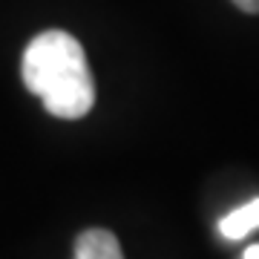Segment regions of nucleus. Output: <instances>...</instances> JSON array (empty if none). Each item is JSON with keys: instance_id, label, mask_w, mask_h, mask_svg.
Listing matches in <instances>:
<instances>
[{"instance_id": "f257e3e1", "label": "nucleus", "mask_w": 259, "mask_h": 259, "mask_svg": "<svg viewBox=\"0 0 259 259\" xmlns=\"http://www.w3.org/2000/svg\"><path fill=\"white\" fill-rule=\"evenodd\" d=\"M20 78L55 118L75 121L95 107V81L83 47L64 29H47L29 40L20 58Z\"/></svg>"}, {"instance_id": "f03ea898", "label": "nucleus", "mask_w": 259, "mask_h": 259, "mask_svg": "<svg viewBox=\"0 0 259 259\" xmlns=\"http://www.w3.org/2000/svg\"><path fill=\"white\" fill-rule=\"evenodd\" d=\"M72 259H124V253H121L118 236L112 231L90 228V231L78 233Z\"/></svg>"}, {"instance_id": "7ed1b4c3", "label": "nucleus", "mask_w": 259, "mask_h": 259, "mask_svg": "<svg viewBox=\"0 0 259 259\" xmlns=\"http://www.w3.org/2000/svg\"><path fill=\"white\" fill-rule=\"evenodd\" d=\"M256 228H259V199H250L248 204H242L228 216H222V222H219V233L225 239H242Z\"/></svg>"}, {"instance_id": "20e7f679", "label": "nucleus", "mask_w": 259, "mask_h": 259, "mask_svg": "<svg viewBox=\"0 0 259 259\" xmlns=\"http://www.w3.org/2000/svg\"><path fill=\"white\" fill-rule=\"evenodd\" d=\"M242 12H248V15H259V0H233Z\"/></svg>"}, {"instance_id": "39448f33", "label": "nucleus", "mask_w": 259, "mask_h": 259, "mask_svg": "<svg viewBox=\"0 0 259 259\" xmlns=\"http://www.w3.org/2000/svg\"><path fill=\"white\" fill-rule=\"evenodd\" d=\"M242 259H259V245H250V248L242 253Z\"/></svg>"}]
</instances>
